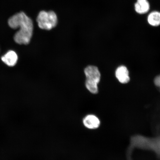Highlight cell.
Listing matches in <instances>:
<instances>
[{
  "label": "cell",
  "mask_w": 160,
  "mask_h": 160,
  "mask_svg": "<svg viewBox=\"0 0 160 160\" xmlns=\"http://www.w3.org/2000/svg\"><path fill=\"white\" fill-rule=\"evenodd\" d=\"M151 5L148 0H137L134 4V10L139 15H144L148 13Z\"/></svg>",
  "instance_id": "6"
},
{
  "label": "cell",
  "mask_w": 160,
  "mask_h": 160,
  "mask_svg": "<svg viewBox=\"0 0 160 160\" xmlns=\"http://www.w3.org/2000/svg\"><path fill=\"white\" fill-rule=\"evenodd\" d=\"M115 76L120 82L122 83H127L130 81L128 70L125 66H120L117 68L115 71Z\"/></svg>",
  "instance_id": "5"
},
{
  "label": "cell",
  "mask_w": 160,
  "mask_h": 160,
  "mask_svg": "<svg viewBox=\"0 0 160 160\" xmlns=\"http://www.w3.org/2000/svg\"><path fill=\"white\" fill-rule=\"evenodd\" d=\"M37 20L40 28L47 30L53 29L57 25L58 22L57 15L52 11L40 12Z\"/></svg>",
  "instance_id": "3"
},
{
  "label": "cell",
  "mask_w": 160,
  "mask_h": 160,
  "mask_svg": "<svg viewBox=\"0 0 160 160\" xmlns=\"http://www.w3.org/2000/svg\"><path fill=\"white\" fill-rule=\"evenodd\" d=\"M8 23L12 29L20 28L14 37L16 42L20 45L28 44L33 32V23L31 18L24 12H20L10 17Z\"/></svg>",
  "instance_id": "1"
},
{
  "label": "cell",
  "mask_w": 160,
  "mask_h": 160,
  "mask_svg": "<svg viewBox=\"0 0 160 160\" xmlns=\"http://www.w3.org/2000/svg\"><path fill=\"white\" fill-rule=\"evenodd\" d=\"M2 61L9 67H12L17 64L18 56L15 51H9L1 57Z\"/></svg>",
  "instance_id": "7"
},
{
  "label": "cell",
  "mask_w": 160,
  "mask_h": 160,
  "mask_svg": "<svg viewBox=\"0 0 160 160\" xmlns=\"http://www.w3.org/2000/svg\"><path fill=\"white\" fill-rule=\"evenodd\" d=\"M147 21L152 27H158L160 25V12L153 11L150 12L147 16Z\"/></svg>",
  "instance_id": "8"
},
{
  "label": "cell",
  "mask_w": 160,
  "mask_h": 160,
  "mask_svg": "<svg viewBox=\"0 0 160 160\" xmlns=\"http://www.w3.org/2000/svg\"><path fill=\"white\" fill-rule=\"evenodd\" d=\"M83 123L87 128L93 130L99 127L101 121L97 116L93 114H89L83 118Z\"/></svg>",
  "instance_id": "4"
},
{
  "label": "cell",
  "mask_w": 160,
  "mask_h": 160,
  "mask_svg": "<svg viewBox=\"0 0 160 160\" xmlns=\"http://www.w3.org/2000/svg\"><path fill=\"white\" fill-rule=\"evenodd\" d=\"M84 72L86 77V87L90 92L95 94L98 93V85L101 80V75L98 69L94 66H89Z\"/></svg>",
  "instance_id": "2"
},
{
  "label": "cell",
  "mask_w": 160,
  "mask_h": 160,
  "mask_svg": "<svg viewBox=\"0 0 160 160\" xmlns=\"http://www.w3.org/2000/svg\"><path fill=\"white\" fill-rule=\"evenodd\" d=\"M154 83L155 85L160 89V75L155 78Z\"/></svg>",
  "instance_id": "9"
}]
</instances>
